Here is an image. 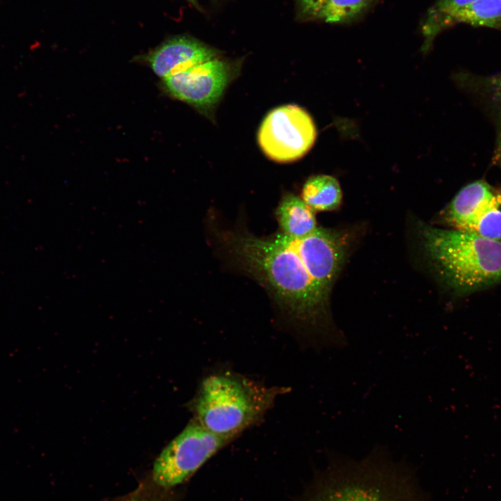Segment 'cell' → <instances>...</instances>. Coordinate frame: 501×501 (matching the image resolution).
Masks as SVG:
<instances>
[{"instance_id": "cell-13", "label": "cell", "mask_w": 501, "mask_h": 501, "mask_svg": "<svg viewBox=\"0 0 501 501\" xmlns=\"http://www.w3.org/2000/svg\"><path fill=\"white\" fill-rule=\"evenodd\" d=\"M476 0H438L428 10L422 26L424 41L422 47L427 51L436 36L451 26L450 18L459 8Z\"/></svg>"}, {"instance_id": "cell-4", "label": "cell", "mask_w": 501, "mask_h": 501, "mask_svg": "<svg viewBox=\"0 0 501 501\" xmlns=\"http://www.w3.org/2000/svg\"><path fill=\"white\" fill-rule=\"evenodd\" d=\"M406 468L379 447L363 459H340L309 501H426Z\"/></svg>"}, {"instance_id": "cell-5", "label": "cell", "mask_w": 501, "mask_h": 501, "mask_svg": "<svg viewBox=\"0 0 501 501\" xmlns=\"http://www.w3.org/2000/svg\"><path fill=\"white\" fill-rule=\"evenodd\" d=\"M232 440L191 420L156 459L152 471L153 482L163 488L181 484Z\"/></svg>"}, {"instance_id": "cell-17", "label": "cell", "mask_w": 501, "mask_h": 501, "mask_svg": "<svg viewBox=\"0 0 501 501\" xmlns=\"http://www.w3.org/2000/svg\"><path fill=\"white\" fill-rule=\"evenodd\" d=\"M485 87L493 100L501 106V74L487 79Z\"/></svg>"}, {"instance_id": "cell-7", "label": "cell", "mask_w": 501, "mask_h": 501, "mask_svg": "<svg viewBox=\"0 0 501 501\" xmlns=\"http://www.w3.org/2000/svg\"><path fill=\"white\" fill-rule=\"evenodd\" d=\"M230 79L228 64L217 58L198 64L163 79L175 98L201 109L214 106Z\"/></svg>"}, {"instance_id": "cell-18", "label": "cell", "mask_w": 501, "mask_h": 501, "mask_svg": "<svg viewBox=\"0 0 501 501\" xmlns=\"http://www.w3.org/2000/svg\"><path fill=\"white\" fill-rule=\"evenodd\" d=\"M121 501H159L154 497L148 495L142 492H135L124 498Z\"/></svg>"}, {"instance_id": "cell-8", "label": "cell", "mask_w": 501, "mask_h": 501, "mask_svg": "<svg viewBox=\"0 0 501 501\" xmlns=\"http://www.w3.org/2000/svg\"><path fill=\"white\" fill-rule=\"evenodd\" d=\"M216 52L202 42L177 37L164 42L148 56L153 72L164 79L198 64L216 58Z\"/></svg>"}, {"instance_id": "cell-15", "label": "cell", "mask_w": 501, "mask_h": 501, "mask_svg": "<svg viewBox=\"0 0 501 501\" xmlns=\"http://www.w3.org/2000/svg\"><path fill=\"white\" fill-rule=\"evenodd\" d=\"M471 232L485 238L501 241V191L480 216Z\"/></svg>"}, {"instance_id": "cell-11", "label": "cell", "mask_w": 501, "mask_h": 501, "mask_svg": "<svg viewBox=\"0 0 501 501\" xmlns=\"http://www.w3.org/2000/svg\"><path fill=\"white\" fill-rule=\"evenodd\" d=\"M301 198L314 211H332L340 206L342 193L339 182L334 177L317 175L305 182Z\"/></svg>"}, {"instance_id": "cell-10", "label": "cell", "mask_w": 501, "mask_h": 501, "mask_svg": "<svg viewBox=\"0 0 501 501\" xmlns=\"http://www.w3.org/2000/svg\"><path fill=\"white\" fill-rule=\"evenodd\" d=\"M315 212L301 198L287 193L280 201L276 216L282 232L301 237L310 234L318 228Z\"/></svg>"}, {"instance_id": "cell-16", "label": "cell", "mask_w": 501, "mask_h": 501, "mask_svg": "<svg viewBox=\"0 0 501 501\" xmlns=\"http://www.w3.org/2000/svg\"><path fill=\"white\" fill-rule=\"evenodd\" d=\"M326 0H298L301 13L306 17H317Z\"/></svg>"}, {"instance_id": "cell-1", "label": "cell", "mask_w": 501, "mask_h": 501, "mask_svg": "<svg viewBox=\"0 0 501 501\" xmlns=\"http://www.w3.org/2000/svg\"><path fill=\"white\" fill-rule=\"evenodd\" d=\"M221 241L232 261L268 289L314 346L342 349L348 345L331 320L328 304L347 253L345 234L318 227L301 237L281 231L259 237L235 230L224 232Z\"/></svg>"}, {"instance_id": "cell-14", "label": "cell", "mask_w": 501, "mask_h": 501, "mask_svg": "<svg viewBox=\"0 0 501 501\" xmlns=\"http://www.w3.org/2000/svg\"><path fill=\"white\" fill-rule=\"evenodd\" d=\"M374 0H326L317 17L328 23H344L360 16Z\"/></svg>"}, {"instance_id": "cell-3", "label": "cell", "mask_w": 501, "mask_h": 501, "mask_svg": "<svg viewBox=\"0 0 501 501\" xmlns=\"http://www.w3.org/2000/svg\"><path fill=\"white\" fill-rule=\"evenodd\" d=\"M419 233L427 255L456 292L468 293L501 282V241L424 223Z\"/></svg>"}, {"instance_id": "cell-12", "label": "cell", "mask_w": 501, "mask_h": 501, "mask_svg": "<svg viewBox=\"0 0 501 501\" xmlns=\"http://www.w3.org/2000/svg\"><path fill=\"white\" fill-rule=\"evenodd\" d=\"M450 22L501 30V0H476L454 13Z\"/></svg>"}, {"instance_id": "cell-6", "label": "cell", "mask_w": 501, "mask_h": 501, "mask_svg": "<svg viewBox=\"0 0 501 501\" xmlns=\"http://www.w3.org/2000/svg\"><path fill=\"white\" fill-rule=\"evenodd\" d=\"M317 130L308 113L296 105L277 107L265 117L258 132L264 153L278 162H291L312 147Z\"/></svg>"}, {"instance_id": "cell-9", "label": "cell", "mask_w": 501, "mask_h": 501, "mask_svg": "<svg viewBox=\"0 0 501 501\" xmlns=\"http://www.w3.org/2000/svg\"><path fill=\"white\" fill-rule=\"evenodd\" d=\"M497 193L485 181L472 182L453 198L444 212V218L454 229L471 232Z\"/></svg>"}, {"instance_id": "cell-2", "label": "cell", "mask_w": 501, "mask_h": 501, "mask_svg": "<svg viewBox=\"0 0 501 501\" xmlns=\"http://www.w3.org/2000/svg\"><path fill=\"white\" fill-rule=\"evenodd\" d=\"M288 390L267 387L237 373L216 372L202 379L189 408L206 429L234 440L260 422L276 397Z\"/></svg>"}, {"instance_id": "cell-19", "label": "cell", "mask_w": 501, "mask_h": 501, "mask_svg": "<svg viewBox=\"0 0 501 501\" xmlns=\"http://www.w3.org/2000/svg\"><path fill=\"white\" fill-rule=\"evenodd\" d=\"M189 1H190L193 4H196V0H189Z\"/></svg>"}]
</instances>
